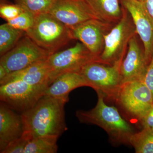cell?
<instances>
[{
    "label": "cell",
    "mask_w": 153,
    "mask_h": 153,
    "mask_svg": "<svg viewBox=\"0 0 153 153\" xmlns=\"http://www.w3.org/2000/svg\"><path fill=\"white\" fill-rule=\"evenodd\" d=\"M51 55L38 46L25 33L16 45L1 56L0 65L6 68L8 74L22 70Z\"/></svg>",
    "instance_id": "cell-9"
},
{
    "label": "cell",
    "mask_w": 153,
    "mask_h": 153,
    "mask_svg": "<svg viewBox=\"0 0 153 153\" xmlns=\"http://www.w3.org/2000/svg\"><path fill=\"white\" fill-rule=\"evenodd\" d=\"M143 3L145 8L153 22V0H145Z\"/></svg>",
    "instance_id": "cell-27"
},
{
    "label": "cell",
    "mask_w": 153,
    "mask_h": 153,
    "mask_svg": "<svg viewBox=\"0 0 153 153\" xmlns=\"http://www.w3.org/2000/svg\"><path fill=\"white\" fill-rule=\"evenodd\" d=\"M49 13L70 29L97 19L84 0H55Z\"/></svg>",
    "instance_id": "cell-12"
},
{
    "label": "cell",
    "mask_w": 153,
    "mask_h": 153,
    "mask_svg": "<svg viewBox=\"0 0 153 153\" xmlns=\"http://www.w3.org/2000/svg\"><path fill=\"white\" fill-rule=\"evenodd\" d=\"M143 80L145 84L151 91L153 96V56L148 64Z\"/></svg>",
    "instance_id": "cell-25"
},
{
    "label": "cell",
    "mask_w": 153,
    "mask_h": 153,
    "mask_svg": "<svg viewBox=\"0 0 153 153\" xmlns=\"http://www.w3.org/2000/svg\"><path fill=\"white\" fill-rule=\"evenodd\" d=\"M8 105L0 104V152L7 146L22 136L24 132L22 116L17 114Z\"/></svg>",
    "instance_id": "cell-14"
},
{
    "label": "cell",
    "mask_w": 153,
    "mask_h": 153,
    "mask_svg": "<svg viewBox=\"0 0 153 153\" xmlns=\"http://www.w3.org/2000/svg\"><path fill=\"white\" fill-rule=\"evenodd\" d=\"M138 1H140V2H144L145 1V0H138Z\"/></svg>",
    "instance_id": "cell-29"
},
{
    "label": "cell",
    "mask_w": 153,
    "mask_h": 153,
    "mask_svg": "<svg viewBox=\"0 0 153 153\" xmlns=\"http://www.w3.org/2000/svg\"><path fill=\"white\" fill-rule=\"evenodd\" d=\"M26 34L51 55L74 39L70 28L49 13L35 17L34 25Z\"/></svg>",
    "instance_id": "cell-3"
},
{
    "label": "cell",
    "mask_w": 153,
    "mask_h": 153,
    "mask_svg": "<svg viewBox=\"0 0 153 153\" xmlns=\"http://www.w3.org/2000/svg\"><path fill=\"white\" fill-rule=\"evenodd\" d=\"M47 59L36 62L22 70L8 73L0 80V85L14 80H21L35 86H49L51 82Z\"/></svg>",
    "instance_id": "cell-15"
},
{
    "label": "cell",
    "mask_w": 153,
    "mask_h": 153,
    "mask_svg": "<svg viewBox=\"0 0 153 153\" xmlns=\"http://www.w3.org/2000/svg\"></svg>",
    "instance_id": "cell-31"
},
{
    "label": "cell",
    "mask_w": 153,
    "mask_h": 153,
    "mask_svg": "<svg viewBox=\"0 0 153 153\" xmlns=\"http://www.w3.org/2000/svg\"><path fill=\"white\" fill-rule=\"evenodd\" d=\"M5 0H1V3H4V1Z\"/></svg>",
    "instance_id": "cell-30"
},
{
    "label": "cell",
    "mask_w": 153,
    "mask_h": 153,
    "mask_svg": "<svg viewBox=\"0 0 153 153\" xmlns=\"http://www.w3.org/2000/svg\"><path fill=\"white\" fill-rule=\"evenodd\" d=\"M97 58L79 41L73 47L51 54L47 59L51 83L64 73L80 72L84 66L96 62Z\"/></svg>",
    "instance_id": "cell-7"
},
{
    "label": "cell",
    "mask_w": 153,
    "mask_h": 153,
    "mask_svg": "<svg viewBox=\"0 0 153 153\" xmlns=\"http://www.w3.org/2000/svg\"><path fill=\"white\" fill-rule=\"evenodd\" d=\"M129 143L136 153H153V130L143 128L140 131L134 133Z\"/></svg>",
    "instance_id": "cell-20"
},
{
    "label": "cell",
    "mask_w": 153,
    "mask_h": 153,
    "mask_svg": "<svg viewBox=\"0 0 153 153\" xmlns=\"http://www.w3.org/2000/svg\"><path fill=\"white\" fill-rule=\"evenodd\" d=\"M26 32L13 27L7 23L0 26V55L3 56L16 45Z\"/></svg>",
    "instance_id": "cell-18"
},
{
    "label": "cell",
    "mask_w": 153,
    "mask_h": 153,
    "mask_svg": "<svg viewBox=\"0 0 153 153\" xmlns=\"http://www.w3.org/2000/svg\"><path fill=\"white\" fill-rule=\"evenodd\" d=\"M24 10L34 16L49 13L55 0H14Z\"/></svg>",
    "instance_id": "cell-21"
},
{
    "label": "cell",
    "mask_w": 153,
    "mask_h": 153,
    "mask_svg": "<svg viewBox=\"0 0 153 153\" xmlns=\"http://www.w3.org/2000/svg\"><path fill=\"white\" fill-rule=\"evenodd\" d=\"M7 74L6 68L2 65H0V80L4 79Z\"/></svg>",
    "instance_id": "cell-28"
},
{
    "label": "cell",
    "mask_w": 153,
    "mask_h": 153,
    "mask_svg": "<svg viewBox=\"0 0 153 153\" xmlns=\"http://www.w3.org/2000/svg\"><path fill=\"white\" fill-rule=\"evenodd\" d=\"M66 100L42 96L32 108L22 113L24 131L34 137L52 136L59 138L67 129L65 119Z\"/></svg>",
    "instance_id": "cell-1"
},
{
    "label": "cell",
    "mask_w": 153,
    "mask_h": 153,
    "mask_svg": "<svg viewBox=\"0 0 153 153\" xmlns=\"http://www.w3.org/2000/svg\"><path fill=\"white\" fill-rule=\"evenodd\" d=\"M58 138L52 136H32L25 148V153L57 152Z\"/></svg>",
    "instance_id": "cell-19"
},
{
    "label": "cell",
    "mask_w": 153,
    "mask_h": 153,
    "mask_svg": "<svg viewBox=\"0 0 153 153\" xmlns=\"http://www.w3.org/2000/svg\"><path fill=\"white\" fill-rule=\"evenodd\" d=\"M48 85L35 86L21 80L0 85V99L13 110L23 112L44 96Z\"/></svg>",
    "instance_id": "cell-8"
},
{
    "label": "cell",
    "mask_w": 153,
    "mask_h": 153,
    "mask_svg": "<svg viewBox=\"0 0 153 153\" xmlns=\"http://www.w3.org/2000/svg\"><path fill=\"white\" fill-rule=\"evenodd\" d=\"M35 16L24 10L16 18L7 22L13 27L26 32L33 27Z\"/></svg>",
    "instance_id": "cell-22"
},
{
    "label": "cell",
    "mask_w": 153,
    "mask_h": 153,
    "mask_svg": "<svg viewBox=\"0 0 153 153\" xmlns=\"http://www.w3.org/2000/svg\"><path fill=\"white\" fill-rule=\"evenodd\" d=\"M121 6L130 14L143 45L145 57L149 64L153 56V22L143 2L138 0H120Z\"/></svg>",
    "instance_id": "cell-10"
},
{
    "label": "cell",
    "mask_w": 153,
    "mask_h": 153,
    "mask_svg": "<svg viewBox=\"0 0 153 153\" xmlns=\"http://www.w3.org/2000/svg\"><path fill=\"white\" fill-rule=\"evenodd\" d=\"M137 35L133 36L129 41L126 53L121 65L122 83L143 78L146 71L148 63Z\"/></svg>",
    "instance_id": "cell-13"
},
{
    "label": "cell",
    "mask_w": 153,
    "mask_h": 153,
    "mask_svg": "<svg viewBox=\"0 0 153 153\" xmlns=\"http://www.w3.org/2000/svg\"><path fill=\"white\" fill-rule=\"evenodd\" d=\"M122 62L107 65L94 62L84 66L79 73L97 93L104 98L115 100L122 84L120 66Z\"/></svg>",
    "instance_id": "cell-6"
},
{
    "label": "cell",
    "mask_w": 153,
    "mask_h": 153,
    "mask_svg": "<svg viewBox=\"0 0 153 153\" xmlns=\"http://www.w3.org/2000/svg\"><path fill=\"white\" fill-rule=\"evenodd\" d=\"M97 94L98 101L96 106L89 111H77L76 117L82 123L100 127L114 142L130 144V139L134 133L131 127L122 117L116 108L108 105L103 96Z\"/></svg>",
    "instance_id": "cell-2"
},
{
    "label": "cell",
    "mask_w": 153,
    "mask_h": 153,
    "mask_svg": "<svg viewBox=\"0 0 153 153\" xmlns=\"http://www.w3.org/2000/svg\"><path fill=\"white\" fill-rule=\"evenodd\" d=\"M33 135L24 131L22 136L9 144L1 153H25V148Z\"/></svg>",
    "instance_id": "cell-23"
},
{
    "label": "cell",
    "mask_w": 153,
    "mask_h": 153,
    "mask_svg": "<svg viewBox=\"0 0 153 153\" xmlns=\"http://www.w3.org/2000/svg\"><path fill=\"white\" fill-rule=\"evenodd\" d=\"M114 101L142 123L153 105V96L142 78L122 83Z\"/></svg>",
    "instance_id": "cell-5"
},
{
    "label": "cell",
    "mask_w": 153,
    "mask_h": 153,
    "mask_svg": "<svg viewBox=\"0 0 153 153\" xmlns=\"http://www.w3.org/2000/svg\"><path fill=\"white\" fill-rule=\"evenodd\" d=\"M142 124L143 128H153V105L145 117Z\"/></svg>",
    "instance_id": "cell-26"
},
{
    "label": "cell",
    "mask_w": 153,
    "mask_h": 153,
    "mask_svg": "<svg viewBox=\"0 0 153 153\" xmlns=\"http://www.w3.org/2000/svg\"><path fill=\"white\" fill-rule=\"evenodd\" d=\"M24 10L17 4L1 3L0 7L1 17L7 22L16 18L24 11Z\"/></svg>",
    "instance_id": "cell-24"
},
{
    "label": "cell",
    "mask_w": 153,
    "mask_h": 153,
    "mask_svg": "<svg viewBox=\"0 0 153 153\" xmlns=\"http://www.w3.org/2000/svg\"><path fill=\"white\" fill-rule=\"evenodd\" d=\"M122 7V17L105 36L104 48L96 62L111 66L122 62L126 53L129 41L137 34L131 16Z\"/></svg>",
    "instance_id": "cell-4"
},
{
    "label": "cell",
    "mask_w": 153,
    "mask_h": 153,
    "mask_svg": "<svg viewBox=\"0 0 153 153\" xmlns=\"http://www.w3.org/2000/svg\"><path fill=\"white\" fill-rule=\"evenodd\" d=\"M83 86L90 87V85L79 72H67L56 77L47 87L44 95L68 101L70 92L75 88Z\"/></svg>",
    "instance_id": "cell-16"
},
{
    "label": "cell",
    "mask_w": 153,
    "mask_h": 153,
    "mask_svg": "<svg viewBox=\"0 0 153 153\" xmlns=\"http://www.w3.org/2000/svg\"><path fill=\"white\" fill-rule=\"evenodd\" d=\"M114 25L92 19L70 29L74 39L81 42L92 54L98 57L104 48L105 36Z\"/></svg>",
    "instance_id": "cell-11"
},
{
    "label": "cell",
    "mask_w": 153,
    "mask_h": 153,
    "mask_svg": "<svg viewBox=\"0 0 153 153\" xmlns=\"http://www.w3.org/2000/svg\"><path fill=\"white\" fill-rule=\"evenodd\" d=\"M97 19L115 25L121 19L122 7L120 0H84Z\"/></svg>",
    "instance_id": "cell-17"
}]
</instances>
